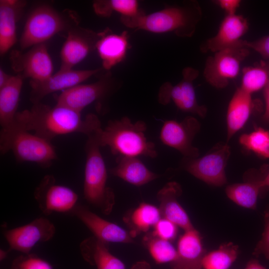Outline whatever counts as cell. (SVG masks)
Returning a JSON list of instances; mask_svg holds the SVG:
<instances>
[{
  "label": "cell",
  "instance_id": "obj_40",
  "mask_svg": "<svg viewBox=\"0 0 269 269\" xmlns=\"http://www.w3.org/2000/svg\"><path fill=\"white\" fill-rule=\"evenodd\" d=\"M245 269H267L256 260H251L247 264Z\"/></svg>",
  "mask_w": 269,
  "mask_h": 269
},
{
  "label": "cell",
  "instance_id": "obj_31",
  "mask_svg": "<svg viewBox=\"0 0 269 269\" xmlns=\"http://www.w3.org/2000/svg\"><path fill=\"white\" fill-rule=\"evenodd\" d=\"M161 218L159 208L147 203H141L132 213L130 222L135 232H146Z\"/></svg>",
  "mask_w": 269,
  "mask_h": 269
},
{
  "label": "cell",
  "instance_id": "obj_41",
  "mask_svg": "<svg viewBox=\"0 0 269 269\" xmlns=\"http://www.w3.org/2000/svg\"><path fill=\"white\" fill-rule=\"evenodd\" d=\"M12 76L6 73L4 70L0 69V88L3 87L10 80Z\"/></svg>",
  "mask_w": 269,
  "mask_h": 269
},
{
  "label": "cell",
  "instance_id": "obj_35",
  "mask_svg": "<svg viewBox=\"0 0 269 269\" xmlns=\"http://www.w3.org/2000/svg\"><path fill=\"white\" fill-rule=\"evenodd\" d=\"M177 226L169 220L162 218L155 225L152 234L159 238L171 241L177 234Z\"/></svg>",
  "mask_w": 269,
  "mask_h": 269
},
{
  "label": "cell",
  "instance_id": "obj_24",
  "mask_svg": "<svg viewBox=\"0 0 269 269\" xmlns=\"http://www.w3.org/2000/svg\"><path fill=\"white\" fill-rule=\"evenodd\" d=\"M254 106L252 94L245 92L240 87L236 90L229 102L227 111L228 139L244 126L252 113Z\"/></svg>",
  "mask_w": 269,
  "mask_h": 269
},
{
  "label": "cell",
  "instance_id": "obj_3",
  "mask_svg": "<svg viewBox=\"0 0 269 269\" xmlns=\"http://www.w3.org/2000/svg\"><path fill=\"white\" fill-rule=\"evenodd\" d=\"M146 125L142 121L133 123L127 117L111 120L95 135L100 147L108 146L115 155L155 158V144L145 136Z\"/></svg>",
  "mask_w": 269,
  "mask_h": 269
},
{
  "label": "cell",
  "instance_id": "obj_17",
  "mask_svg": "<svg viewBox=\"0 0 269 269\" xmlns=\"http://www.w3.org/2000/svg\"><path fill=\"white\" fill-rule=\"evenodd\" d=\"M249 29V22L243 15H226L216 35L203 42V52H216L225 49L241 46V38ZM242 47V46H241Z\"/></svg>",
  "mask_w": 269,
  "mask_h": 269
},
{
  "label": "cell",
  "instance_id": "obj_26",
  "mask_svg": "<svg viewBox=\"0 0 269 269\" xmlns=\"http://www.w3.org/2000/svg\"><path fill=\"white\" fill-rule=\"evenodd\" d=\"M23 79L18 75L12 76L0 88V124L1 129L11 126L14 121Z\"/></svg>",
  "mask_w": 269,
  "mask_h": 269
},
{
  "label": "cell",
  "instance_id": "obj_27",
  "mask_svg": "<svg viewBox=\"0 0 269 269\" xmlns=\"http://www.w3.org/2000/svg\"><path fill=\"white\" fill-rule=\"evenodd\" d=\"M263 188L259 180L228 185L225 190L227 197L241 207L255 210Z\"/></svg>",
  "mask_w": 269,
  "mask_h": 269
},
{
  "label": "cell",
  "instance_id": "obj_37",
  "mask_svg": "<svg viewBox=\"0 0 269 269\" xmlns=\"http://www.w3.org/2000/svg\"><path fill=\"white\" fill-rule=\"evenodd\" d=\"M241 46L253 49L266 59H269V35L254 41L242 40Z\"/></svg>",
  "mask_w": 269,
  "mask_h": 269
},
{
  "label": "cell",
  "instance_id": "obj_8",
  "mask_svg": "<svg viewBox=\"0 0 269 269\" xmlns=\"http://www.w3.org/2000/svg\"><path fill=\"white\" fill-rule=\"evenodd\" d=\"M250 53L245 47H235L215 52L206 62L203 75L211 86L222 89L239 74L242 62Z\"/></svg>",
  "mask_w": 269,
  "mask_h": 269
},
{
  "label": "cell",
  "instance_id": "obj_12",
  "mask_svg": "<svg viewBox=\"0 0 269 269\" xmlns=\"http://www.w3.org/2000/svg\"><path fill=\"white\" fill-rule=\"evenodd\" d=\"M34 196L41 211L48 215L53 212L72 211L78 199L71 188L56 183L54 177L46 175L36 188Z\"/></svg>",
  "mask_w": 269,
  "mask_h": 269
},
{
  "label": "cell",
  "instance_id": "obj_10",
  "mask_svg": "<svg viewBox=\"0 0 269 269\" xmlns=\"http://www.w3.org/2000/svg\"><path fill=\"white\" fill-rule=\"evenodd\" d=\"M199 72L192 67H186L182 71V79L173 86L166 82L160 88L158 101L163 105L172 101L181 111L204 117L207 114L205 106L200 105L197 101L194 80L198 77Z\"/></svg>",
  "mask_w": 269,
  "mask_h": 269
},
{
  "label": "cell",
  "instance_id": "obj_16",
  "mask_svg": "<svg viewBox=\"0 0 269 269\" xmlns=\"http://www.w3.org/2000/svg\"><path fill=\"white\" fill-rule=\"evenodd\" d=\"M100 32L79 25L71 28L66 33V39L60 51V69H71L83 60L96 48Z\"/></svg>",
  "mask_w": 269,
  "mask_h": 269
},
{
  "label": "cell",
  "instance_id": "obj_1",
  "mask_svg": "<svg viewBox=\"0 0 269 269\" xmlns=\"http://www.w3.org/2000/svg\"><path fill=\"white\" fill-rule=\"evenodd\" d=\"M9 127L32 131L51 142L58 136L72 133L88 136L101 128V125L95 114H89L83 118L80 112L70 108L58 104L51 107L39 102L29 109L18 112Z\"/></svg>",
  "mask_w": 269,
  "mask_h": 269
},
{
  "label": "cell",
  "instance_id": "obj_14",
  "mask_svg": "<svg viewBox=\"0 0 269 269\" xmlns=\"http://www.w3.org/2000/svg\"><path fill=\"white\" fill-rule=\"evenodd\" d=\"M200 128L197 119L191 116L182 121L167 120L164 122L160 132V139L165 145L179 151L185 158H197L198 149L192 141Z\"/></svg>",
  "mask_w": 269,
  "mask_h": 269
},
{
  "label": "cell",
  "instance_id": "obj_9",
  "mask_svg": "<svg viewBox=\"0 0 269 269\" xmlns=\"http://www.w3.org/2000/svg\"><path fill=\"white\" fill-rule=\"evenodd\" d=\"M230 155V147L227 143L218 144L201 157L185 158L184 168L209 185L222 186L227 182L225 167Z\"/></svg>",
  "mask_w": 269,
  "mask_h": 269
},
{
  "label": "cell",
  "instance_id": "obj_7",
  "mask_svg": "<svg viewBox=\"0 0 269 269\" xmlns=\"http://www.w3.org/2000/svg\"><path fill=\"white\" fill-rule=\"evenodd\" d=\"M98 80L90 84H79L55 96L56 104L62 105L81 113L89 105L101 104L117 91L120 82L111 71L104 69L97 75Z\"/></svg>",
  "mask_w": 269,
  "mask_h": 269
},
{
  "label": "cell",
  "instance_id": "obj_43",
  "mask_svg": "<svg viewBox=\"0 0 269 269\" xmlns=\"http://www.w3.org/2000/svg\"><path fill=\"white\" fill-rule=\"evenodd\" d=\"M262 188L269 187V171L264 176V177L259 180Z\"/></svg>",
  "mask_w": 269,
  "mask_h": 269
},
{
  "label": "cell",
  "instance_id": "obj_32",
  "mask_svg": "<svg viewBox=\"0 0 269 269\" xmlns=\"http://www.w3.org/2000/svg\"><path fill=\"white\" fill-rule=\"evenodd\" d=\"M144 242L148 250L157 264H173L177 257V249L169 241L151 235L146 236Z\"/></svg>",
  "mask_w": 269,
  "mask_h": 269
},
{
  "label": "cell",
  "instance_id": "obj_30",
  "mask_svg": "<svg viewBox=\"0 0 269 269\" xmlns=\"http://www.w3.org/2000/svg\"><path fill=\"white\" fill-rule=\"evenodd\" d=\"M269 83V63H260L245 67L242 71L240 88L252 94L264 89Z\"/></svg>",
  "mask_w": 269,
  "mask_h": 269
},
{
  "label": "cell",
  "instance_id": "obj_28",
  "mask_svg": "<svg viewBox=\"0 0 269 269\" xmlns=\"http://www.w3.org/2000/svg\"><path fill=\"white\" fill-rule=\"evenodd\" d=\"M94 12L99 16L110 17L117 12L123 17H134L144 12L136 0H98L93 2Z\"/></svg>",
  "mask_w": 269,
  "mask_h": 269
},
{
  "label": "cell",
  "instance_id": "obj_42",
  "mask_svg": "<svg viewBox=\"0 0 269 269\" xmlns=\"http://www.w3.org/2000/svg\"><path fill=\"white\" fill-rule=\"evenodd\" d=\"M131 269H150V266L145 261H140L135 263Z\"/></svg>",
  "mask_w": 269,
  "mask_h": 269
},
{
  "label": "cell",
  "instance_id": "obj_19",
  "mask_svg": "<svg viewBox=\"0 0 269 269\" xmlns=\"http://www.w3.org/2000/svg\"><path fill=\"white\" fill-rule=\"evenodd\" d=\"M182 193L179 183L170 182L166 184L157 193L159 202V210L162 218L166 219L175 224L184 231L193 229L190 218L178 201Z\"/></svg>",
  "mask_w": 269,
  "mask_h": 269
},
{
  "label": "cell",
  "instance_id": "obj_39",
  "mask_svg": "<svg viewBox=\"0 0 269 269\" xmlns=\"http://www.w3.org/2000/svg\"><path fill=\"white\" fill-rule=\"evenodd\" d=\"M264 96L265 101V111L263 119L269 123V83L264 89Z\"/></svg>",
  "mask_w": 269,
  "mask_h": 269
},
{
  "label": "cell",
  "instance_id": "obj_11",
  "mask_svg": "<svg viewBox=\"0 0 269 269\" xmlns=\"http://www.w3.org/2000/svg\"><path fill=\"white\" fill-rule=\"evenodd\" d=\"M9 61L11 68L23 79L41 81L53 74V65L45 43L34 45L24 53L12 50Z\"/></svg>",
  "mask_w": 269,
  "mask_h": 269
},
{
  "label": "cell",
  "instance_id": "obj_13",
  "mask_svg": "<svg viewBox=\"0 0 269 269\" xmlns=\"http://www.w3.org/2000/svg\"><path fill=\"white\" fill-rule=\"evenodd\" d=\"M103 70L102 67L88 70L59 69L44 80H30L29 100L33 104L41 102L48 95L81 84L91 77L97 76Z\"/></svg>",
  "mask_w": 269,
  "mask_h": 269
},
{
  "label": "cell",
  "instance_id": "obj_15",
  "mask_svg": "<svg viewBox=\"0 0 269 269\" xmlns=\"http://www.w3.org/2000/svg\"><path fill=\"white\" fill-rule=\"evenodd\" d=\"M55 233L53 224L47 218L40 217L25 225L6 230L4 235L9 250L28 254L37 244L49 241Z\"/></svg>",
  "mask_w": 269,
  "mask_h": 269
},
{
  "label": "cell",
  "instance_id": "obj_29",
  "mask_svg": "<svg viewBox=\"0 0 269 269\" xmlns=\"http://www.w3.org/2000/svg\"><path fill=\"white\" fill-rule=\"evenodd\" d=\"M239 247L232 242L224 243L218 249L206 253L202 269H229L236 260Z\"/></svg>",
  "mask_w": 269,
  "mask_h": 269
},
{
  "label": "cell",
  "instance_id": "obj_22",
  "mask_svg": "<svg viewBox=\"0 0 269 269\" xmlns=\"http://www.w3.org/2000/svg\"><path fill=\"white\" fill-rule=\"evenodd\" d=\"M27 2L21 0H0V54L4 55L16 42V23Z\"/></svg>",
  "mask_w": 269,
  "mask_h": 269
},
{
  "label": "cell",
  "instance_id": "obj_25",
  "mask_svg": "<svg viewBox=\"0 0 269 269\" xmlns=\"http://www.w3.org/2000/svg\"><path fill=\"white\" fill-rule=\"evenodd\" d=\"M106 244L95 237L85 239L80 245L81 255L97 269H126L123 262L110 253Z\"/></svg>",
  "mask_w": 269,
  "mask_h": 269
},
{
  "label": "cell",
  "instance_id": "obj_18",
  "mask_svg": "<svg viewBox=\"0 0 269 269\" xmlns=\"http://www.w3.org/2000/svg\"><path fill=\"white\" fill-rule=\"evenodd\" d=\"M72 212L93 233L95 237L106 244L133 242L132 233L103 219L85 206L76 205Z\"/></svg>",
  "mask_w": 269,
  "mask_h": 269
},
{
  "label": "cell",
  "instance_id": "obj_4",
  "mask_svg": "<svg viewBox=\"0 0 269 269\" xmlns=\"http://www.w3.org/2000/svg\"><path fill=\"white\" fill-rule=\"evenodd\" d=\"M80 17L71 9L59 11L48 4L35 7L28 15L19 40L21 49L45 43L54 35L79 25Z\"/></svg>",
  "mask_w": 269,
  "mask_h": 269
},
{
  "label": "cell",
  "instance_id": "obj_20",
  "mask_svg": "<svg viewBox=\"0 0 269 269\" xmlns=\"http://www.w3.org/2000/svg\"><path fill=\"white\" fill-rule=\"evenodd\" d=\"M176 249L177 259L171 265L173 269H202L203 259L207 252L195 228L184 231Z\"/></svg>",
  "mask_w": 269,
  "mask_h": 269
},
{
  "label": "cell",
  "instance_id": "obj_21",
  "mask_svg": "<svg viewBox=\"0 0 269 269\" xmlns=\"http://www.w3.org/2000/svg\"><path fill=\"white\" fill-rule=\"evenodd\" d=\"M129 37L127 31L117 34L107 28L100 32L96 49L101 59L102 67L105 70L110 71L126 58L130 48Z\"/></svg>",
  "mask_w": 269,
  "mask_h": 269
},
{
  "label": "cell",
  "instance_id": "obj_38",
  "mask_svg": "<svg viewBox=\"0 0 269 269\" xmlns=\"http://www.w3.org/2000/svg\"><path fill=\"white\" fill-rule=\"evenodd\" d=\"M216 3L226 13V15H234L241 3L240 0H219Z\"/></svg>",
  "mask_w": 269,
  "mask_h": 269
},
{
  "label": "cell",
  "instance_id": "obj_44",
  "mask_svg": "<svg viewBox=\"0 0 269 269\" xmlns=\"http://www.w3.org/2000/svg\"><path fill=\"white\" fill-rule=\"evenodd\" d=\"M7 252L3 250H0V260H3L6 256Z\"/></svg>",
  "mask_w": 269,
  "mask_h": 269
},
{
  "label": "cell",
  "instance_id": "obj_2",
  "mask_svg": "<svg viewBox=\"0 0 269 269\" xmlns=\"http://www.w3.org/2000/svg\"><path fill=\"white\" fill-rule=\"evenodd\" d=\"M202 17L199 3L185 1L180 4L165 6L153 13L144 12L134 17L121 16V22L126 27L155 33L173 32L181 37H190L195 33Z\"/></svg>",
  "mask_w": 269,
  "mask_h": 269
},
{
  "label": "cell",
  "instance_id": "obj_23",
  "mask_svg": "<svg viewBox=\"0 0 269 269\" xmlns=\"http://www.w3.org/2000/svg\"><path fill=\"white\" fill-rule=\"evenodd\" d=\"M116 162L115 166L110 170L111 174L135 186L144 185L159 177L138 157L118 156Z\"/></svg>",
  "mask_w": 269,
  "mask_h": 269
},
{
  "label": "cell",
  "instance_id": "obj_36",
  "mask_svg": "<svg viewBox=\"0 0 269 269\" xmlns=\"http://www.w3.org/2000/svg\"><path fill=\"white\" fill-rule=\"evenodd\" d=\"M253 255L257 257L263 256L269 260V209L265 212L264 232L254 249Z\"/></svg>",
  "mask_w": 269,
  "mask_h": 269
},
{
  "label": "cell",
  "instance_id": "obj_33",
  "mask_svg": "<svg viewBox=\"0 0 269 269\" xmlns=\"http://www.w3.org/2000/svg\"><path fill=\"white\" fill-rule=\"evenodd\" d=\"M239 142L247 150L262 157L269 158V131L257 128L249 134H242Z\"/></svg>",
  "mask_w": 269,
  "mask_h": 269
},
{
  "label": "cell",
  "instance_id": "obj_5",
  "mask_svg": "<svg viewBox=\"0 0 269 269\" xmlns=\"http://www.w3.org/2000/svg\"><path fill=\"white\" fill-rule=\"evenodd\" d=\"M95 133L87 136L85 150L86 161L84 196L90 204L109 214L115 203L113 190L107 186V170Z\"/></svg>",
  "mask_w": 269,
  "mask_h": 269
},
{
  "label": "cell",
  "instance_id": "obj_6",
  "mask_svg": "<svg viewBox=\"0 0 269 269\" xmlns=\"http://www.w3.org/2000/svg\"><path fill=\"white\" fill-rule=\"evenodd\" d=\"M11 151L18 162H29L47 168L57 159L51 142L30 132L9 127L1 129L0 151L4 154Z\"/></svg>",
  "mask_w": 269,
  "mask_h": 269
},
{
  "label": "cell",
  "instance_id": "obj_34",
  "mask_svg": "<svg viewBox=\"0 0 269 269\" xmlns=\"http://www.w3.org/2000/svg\"><path fill=\"white\" fill-rule=\"evenodd\" d=\"M10 269H53L45 260L33 254H24L15 258Z\"/></svg>",
  "mask_w": 269,
  "mask_h": 269
}]
</instances>
